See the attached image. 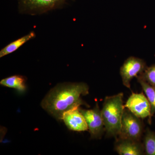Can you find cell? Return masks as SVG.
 Returning <instances> with one entry per match:
<instances>
[{
    "label": "cell",
    "instance_id": "13",
    "mask_svg": "<svg viewBox=\"0 0 155 155\" xmlns=\"http://www.w3.org/2000/svg\"><path fill=\"white\" fill-rule=\"evenodd\" d=\"M143 143L145 155H155V132L148 127L144 131Z\"/></svg>",
    "mask_w": 155,
    "mask_h": 155
},
{
    "label": "cell",
    "instance_id": "8",
    "mask_svg": "<svg viewBox=\"0 0 155 155\" xmlns=\"http://www.w3.org/2000/svg\"><path fill=\"white\" fill-rule=\"evenodd\" d=\"M114 150L120 155H145L144 146L141 140L116 138Z\"/></svg>",
    "mask_w": 155,
    "mask_h": 155
},
{
    "label": "cell",
    "instance_id": "14",
    "mask_svg": "<svg viewBox=\"0 0 155 155\" xmlns=\"http://www.w3.org/2000/svg\"><path fill=\"white\" fill-rule=\"evenodd\" d=\"M138 76L149 84L155 86V64L147 67L143 73Z\"/></svg>",
    "mask_w": 155,
    "mask_h": 155
},
{
    "label": "cell",
    "instance_id": "2",
    "mask_svg": "<svg viewBox=\"0 0 155 155\" xmlns=\"http://www.w3.org/2000/svg\"><path fill=\"white\" fill-rule=\"evenodd\" d=\"M123 93L106 97L101 110L104 124L106 136L117 138L122 125V119L125 106L123 104Z\"/></svg>",
    "mask_w": 155,
    "mask_h": 155
},
{
    "label": "cell",
    "instance_id": "9",
    "mask_svg": "<svg viewBox=\"0 0 155 155\" xmlns=\"http://www.w3.org/2000/svg\"><path fill=\"white\" fill-rule=\"evenodd\" d=\"M62 120L69 130L76 131L88 130L86 120L81 112L79 107L65 112L62 116Z\"/></svg>",
    "mask_w": 155,
    "mask_h": 155
},
{
    "label": "cell",
    "instance_id": "11",
    "mask_svg": "<svg viewBox=\"0 0 155 155\" xmlns=\"http://www.w3.org/2000/svg\"><path fill=\"white\" fill-rule=\"evenodd\" d=\"M35 36L36 35L34 31H31L25 36L12 42L0 51V58L14 52L28 41L34 38Z\"/></svg>",
    "mask_w": 155,
    "mask_h": 155
},
{
    "label": "cell",
    "instance_id": "7",
    "mask_svg": "<svg viewBox=\"0 0 155 155\" xmlns=\"http://www.w3.org/2000/svg\"><path fill=\"white\" fill-rule=\"evenodd\" d=\"M134 115L143 119L148 117V122L150 118V105L147 97L143 93L132 92L124 105Z\"/></svg>",
    "mask_w": 155,
    "mask_h": 155
},
{
    "label": "cell",
    "instance_id": "12",
    "mask_svg": "<svg viewBox=\"0 0 155 155\" xmlns=\"http://www.w3.org/2000/svg\"><path fill=\"white\" fill-rule=\"evenodd\" d=\"M3 86L13 88L20 92H23L26 89L25 79L22 75H15L3 79L0 81Z\"/></svg>",
    "mask_w": 155,
    "mask_h": 155
},
{
    "label": "cell",
    "instance_id": "10",
    "mask_svg": "<svg viewBox=\"0 0 155 155\" xmlns=\"http://www.w3.org/2000/svg\"><path fill=\"white\" fill-rule=\"evenodd\" d=\"M136 78L141 85L142 88L145 94L150 105V118L148 122L150 124H151L152 117L155 114V86L149 84L139 76H137Z\"/></svg>",
    "mask_w": 155,
    "mask_h": 155
},
{
    "label": "cell",
    "instance_id": "3",
    "mask_svg": "<svg viewBox=\"0 0 155 155\" xmlns=\"http://www.w3.org/2000/svg\"><path fill=\"white\" fill-rule=\"evenodd\" d=\"M142 120L125 107L122 115L121 130L117 138L141 140L145 131Z\"/></svg>",
    "mask_w": 155,
    "mask_h": 155
},
{
    "label": "cell",
    "instance_id": "6",
    "mask_svg": "<svg viewBox=\"0 0 155 155\" xmlns=\"http://www.w3.org/2000/svg\"><path fill=\"white\" fill-rule=\"evenodd\" d=\"M80 110L86 120L91 138L92 139L101 138L105 132V129L101 110L97 103L92 110H83L80 108Z\"/></svg>",
    "mask_w": 155,
    "mask_h": 155
},
{
    "label": "cell",
    "instance_id": "4",
    "mask_svg": "<svg viewBox=\"0 0 155 155\" xmlns=\"http://www.w3.org/2000/svg\"><path fill=\"white\" fill-rule=\"evenodd\" d=\"M66 0H19V11L22 14L39 15L58 8Z\"/></svg>",
    "mask_w": 155,
    "mask_h": 155
},
{
    "label": "cell",
    "instance_id": "1",
    "mask_svg": "<svg viewBox=\"0 0 155 155\" xmlns=\"http://www.w3.org/2000/svg\"><path fill=\"white\" fill-rule=\"evenodd\" d=\"M89 89L88 85L84 82L58 84L49 92L42 101V107L56 119L62 120L65 112L86 105L81 96L88 94Z\"/></svg>",
    "mask_w": 155,
    "mask_h": 155
},
{
    "label": "cell",
    "instance_id": "5",
    "mask_svg": "<svg viewBox=\"0 0 155 155\" xmlns=\"http://www.w3.org/2000/svg\"><path fill=\"white\" fill-rule=\"evenodd\" d=\"M144 60L135 57L127 58L120 69L122 83L127 88L130 89V81L143 73L147 68Z\"/></svg>",
    "mask_w": 155,
    "mask_h": 155
}]
</instances>
